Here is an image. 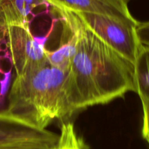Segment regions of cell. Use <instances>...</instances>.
<instances>
[{
	"mask_svg": "<svg viewBox=\"0 0 149 149\" xmlns=\"http://www.w3.org/2000/svg\"><path fill=\"white\" fill-rule=\"evenodd\" d=\"M48 4L46 0H3L0 4V26H29L34 12Z\"/></svg>",
	"mask_w": 149,
	"mask_h": 149,
	"instance_id": "7",
	"label": "cell"
},
{
	"mask_svg": "<svg viewBox=\"0 0 149 149\" xmlns=\"http://www.w3.org/2000/svg\"><path fill=\"white\" fill-rule=\"evenodd\" d=\"M143 134V138L145 139L147 142H148V143L149 144V132L143 133V134Z\"/></svg>",
	"mask_w": 149,
	"mask_h": 149,
	"instance_id": "13",
	"label": "cell"
},
{
	"mask_svg": "<svg viewBox=\"0 0 149 149\" xmlns=\"http://www.w3.org/2000/svg\"><path fill=\"white\" fill-rule=\"evenodd\" d=\"M50 5L71 12L107 15L135 20L124 0H46Z\"/></svg>",
	"mask_w": 149,
	"mask_h": 149,
	"instance_id": "5",
	"label": "cell"
},
{
	"mask_svg": "<svg viewBox=\"0 0 149 149\" xmlns=\"http://www.w3.org/2000/svg\"><path fill=\"white\" fill-rule=\"evenodd\" d=\"M6 30L8 50L17 75L33 70L46 61L47 37H33L29 26H9Z\"/></svg>",
	"mask_w": 149,
	"mask_h": 149,
	"instance_id": "4",
	"label": "cell"
},
{
	"mask_svg": "<svg viewBox=\"0 0 149 149\" xmlns=\"http://www.w3.org/2000/svg\"><path fill=\"white\" fill-rule=\"evenodd\" d=\"M134 82L141 100H149V47L140 48L134 64Z\"/></svg>",
	"mask_w": 149,
	"mask_h": 149,
	"instance_id": "8",
	"label": "cell"
},
{
	"mask_svg": "<svg viewBox=\"0 0 149 149\" xmlns=\"http://www.w3.org/2000/svg\"><path fill=\"white\" fill-rule=\"evenodd\" d=\"M70 32V31H69ZM71 36L65 42L61 43L55 51L47 50L46 57L47 61L54 67L60 70L68 71L71 65L74 57L77 53V35L75 32H70Z\"/></svg>",
	"mask_w": 149,
	"mask_h": 149,
	"instance_id": "9",
	"label": "cell"
},
{
	"mask_svg": "<svg viewBox=\"0 0 149 149\" xmlns=\"http://www.w3.org/2000/svg\"><path fill=\"white\" fill-rule=\"evenodd\" d=\"M56 135L31 123L9 113L0 112V146L16 142L44 139Z\"/></svg>",
	"mask_w": 149,
	"mask_h": 149,
	"instance_id": "6",
	"label": "cell"
},
{
	"mask_svg": "<svg viewBox=\"0 0 149 149\" xmlns=\"http://www.w3.org/2000/svg\"><path fill=\"white\" fill-rule=\"evenodd\" d=\"M124 1H126L127 3H128V2H129L130 1H131V0H124Z\"/></svg>",
	"mask_w": 149,
	"mask_h": 149,
	"instance_id": "14",
	"label": "cell"
},
{
	"mask_svg": "<svg viewBox=\"0 0 149 149\" xmlns=\"http://www.w3.org/2000/svg\"><path fill=\"white\" fill-rule=\"evenodd\" d=\"M52 149H90L82 137L77 135L74 124L71 122L63 124L61 134L56 145Z\"/></svg>",
	"mask_w": 149,
	"mask_h": 149,
	"instance_id": "10",
	"label": "cell"
},
{
	"mask_svg": "<svg viewBox=\"0 0 149 149\" xmlns=\"http://www.w3.org/2000/svg\"><path fill=\"white\" fill-rule=\"evenodd\" d=\"M73 13L89 31L126 59L135 64L141 47L136 34L138 20L97 13Z\"/></svg>",
	"mask_w": 149,
	"mask_h": 149,
	"instance_id": "3",
	"label": "cell"
},
{
	"mask_svg": "<svg viewBox=\"0 0 149 149\" xmlns=\"http://www.w3.org/2000/svg\"><path fill=\"white\" fill-rule=\"evenodd\" d=\"M136 34L141 45L149 47V21L138 22Z\"/></svg>",
	"mask_w": 149,
	"mask_h": 149,
	"instance_id": "11",
	"label": "cell"
},
{
	"mask_svg": "<svg viewBox=\"0 0 149 149\" xmlns=\"http://www.w3.org/2000/svg\"><path fill=\"white\" fill-rule=\"evenodd\" d=\"M143 112V128L142 134L149 132V100H142Z\"/></svg>",
	"mask_w": 149,
	"mask_h": 149,
	"instance_id": "12",
	"label": "cell"
},
{
	"mask_svg": "<svg viewBox=\"0 0 149 149\" xmlns=\"http://www.w3.org/2000/svg\"><path fill=\"white\" fill-rule=\"evenodd\" d=\"M53 7L65 27L78 38L77 53L67 73L72 113L135 92L134 64L89 31L75 13Z\"/></svg>",
	"mask_w": 149,
	"mask_h": 149,
	"instance_id": "1",
	"label": "cell"
},
{
	"mask_svg": "<svg viewBox=\"0 0 149 149\" xmlns=\"http://www.w3.org/2000/svg\"><path fill=\"white\" fill-rule=\"evenodd\" d=\"M67 73L47 59L39 67L17 75L10 89L7 111L42 129L55 118L72 115Z\"/></svg>",
	"mask_w": 149,
	"mask_h": 149,
	"instance_id": "2",
	"label": "cell"
}]
</instances>
